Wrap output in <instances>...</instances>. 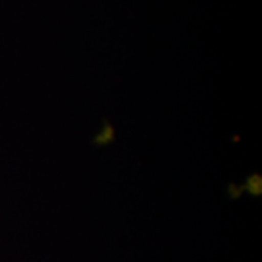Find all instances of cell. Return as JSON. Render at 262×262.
Instances as JSON below:
<instances>
[]
</instances>
